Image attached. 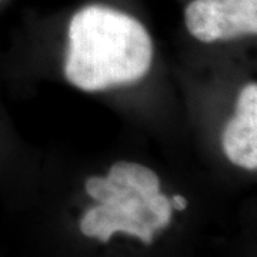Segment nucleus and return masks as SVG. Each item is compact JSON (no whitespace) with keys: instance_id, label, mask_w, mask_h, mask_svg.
Segmentation results:
<instances>
[{"instance_id":"obj_1","label":"nucleus","mask_w":257,"mask_h":257,"mask_svg":"<svg viewBox=\"0 0 257 257\" xmlns=\"http://www.w3.org/2000/svg\"><path fill=\"white\" fill-rule=\"evenodd\" d=\"M64 74L84 92H100L143 79L153 43L146 28L126 12L103 3L86 5L67 29Z\"/></svg>"},{"instance_id":"obj_2","label":"nucleus","mask_w":257,"mask_h":257,"mask_svg":"<svg viewBox=\"0 0 257 257\" xmlns=\"http://www.w3.org/2000/svg\"><path fill=\"white\" fill-rule=\"evenodd\" d=\"M189 33L203 43L257 33V0H192L184 10Z\"/></svg>"},{"instance_id":"obj_3","label":"nucleus","mask_w":257,"mask_h":257,"mask_svg":"<svg viewBox=\"0 0 257 257\" xmlns=\"http://www.w3.org/2000/svg\"><path fill=\"white\" fill-rule=\"evenodd\" d=\"M223 150L233 165L257 169V84L250 83L239 94L236 114L223 132Z\"/></svg>"},{"instance_id":"obj_4","label":"nucleus","mask_w":257,"mask_h":257,"mask_svg":"<svg viewBox=\"0 0 257 257\" xmlns=\"http://www.w3.org/2000/svg\"><path fill=\"white\" fill-rule=\"evenodd\" d=\"M107 179L120 187L135 192L142 200L160 192V180L156 173L139 163L117 162L110 167Z\"/></svg>"},{"instance_id":"obj_5","label":"nucleus","mask_w":257,"mask_h":257,"mask_svg":"<svg viewBox=\"0 0 257 257\" xmlns=\"http://www.w3.org/2000/svg\"><path fill=\"white\" fill-rule=\"evenodd\" d=\"M117 231L126 233L130 236H136L145 244L153 243V231L149 227V224H143L128 216L100 214L97 220L94 221L92 230L89 233V237H97L101 243H107L111 236Z\"/></svg>"},{"instance_id":"obj_6","label":"nucleus","mask_w":257,"mask_h":257,"mask_svg":"<svg viewBox=\"0 0 257 257\" xmlns=\"http://www.w3.org/2000/svg\"><path fill=\"white\" fill-rule=\"evenodd\" d=\"M86 193L93 200L99 203H114L124 200L132 194V190L126 187H120L110 182L107 177H89L86 180Z\"/></svg>"},{"instance_id":"obj_7","label":"nucleus","mask_w":257,"mask_h":257,"mask_svg":"<svg viewBox=\"0 0 257 257\" xmlns=\"http://www.w3.org/2000/svg\"><path fill=\"white\" fill-rule=\"evenodd\" d=\"M143 202L153 217L150 221V229L153 230V233L156 230L165 229L166 226H169L172 220V203L166 194L157 192Z\"/></svg>"},{"instance_id":"obj_8","label":"nucleus","mask_w":257,"mask_h":257,"mask_svg":"<svg viewBox=\"0 0 257 257\" xmlns=\"http://www.w3.org/2000/svg\"><path fill=\"white\" fill-rule=\"evenodd\" d=\"M99 216H100V211H99L97 206L90 207L89 210L84 213V216L82 217V221H80V231H82L84 236L89 237V233H90L93 224H94V221L97 220Z\"/></svg>"},{"instance_id":"obj_9","label":"nucleus","mask_w":257,"mask_h":257,"mask_svg":"<svg viewBox=\"0 0 257 257\" xmlns=\"http://www.w3.org/2000/svg\"><path fill=\"white\" fill-rule=\"evenodd\" d=\"M170 203H172V207H175L176 210L179 211L186 210V207H187V200L184 199L182 194H175V196L170 199Z\"/></svg>"},{"instance_id":"obj_10","label":"nucleus","mask_w":257,"mask_h":257,"mask_svg":"<svg viewBox=\"0 0 257 257\" xmlns=\"http://www.w3.org/2000/svg\"><path fill=\"white\" fill-rule=\"evenodd\" d=\"M0 2H2V0H0Z\"/></svg>"}]
</instances>
